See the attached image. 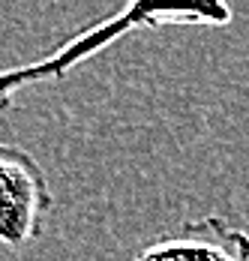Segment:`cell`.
<instances>
[{
	"label": "cell",
	"mask_w": 249,
	"mask_h": 261,
	"mask_svg": "<svg viewBox=\"0 0 249 261\" xmlns=\"http://www.w3.org/2000/svg\"><path fill=\"white\" fill-rule=\"evenodd\" d=\"M132 261H249V234L222 216H204L144 243Z\"/></svg>",
	"instance_id": "cell-2"
},
{
	"label": "cell",
	"mask_w": 249,
	"mask_h": 261,
	"mask_svg": "<svg viewBox=\"0 0 249 261\" xmlns=\"http://www.w3.org/2000/svg\"><path fill=\"white\" fill-rule=\"evenodd\" d=\"M51 210L48 180L39 162L12 147H0V237L9 249H18L42 231V219Z\"/></svg>",
	"instance_id": "cell-1"
}]
</instances>
